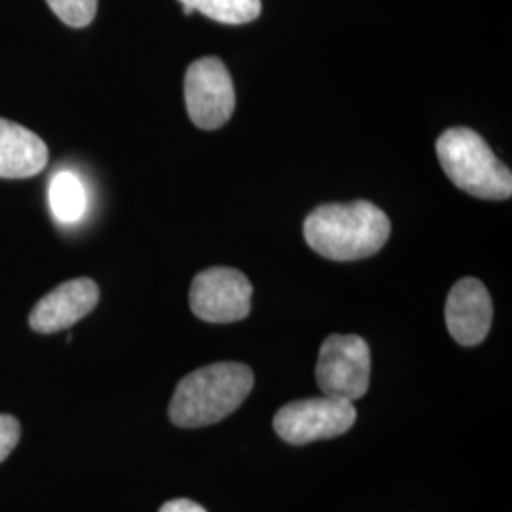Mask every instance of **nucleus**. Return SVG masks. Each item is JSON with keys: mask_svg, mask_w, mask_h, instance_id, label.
I'll list each match as a JSON object with an SVG mask.
<instances>
[{"mask_svg": "<svg viewBox=\"0 0 512 512\" xmlns=\"http://www.w3.org/2000/svg\"><path fill=\"white\" fill-rule=\"evenodd\" d=\"M99 287L88 277L71 279L46 294L29 315L31 329L40 334H54L71 329L80 319L95 310Z\"/></svg>", "mask_w": 512, "mask_h": 512, "instance_id": "1a4fd4ad", "label": "nucleus"}, {"mask_svg": "<svg viewBox=\"0 0 512 512\" xmlns=\"http://www.w3.org/2000/svg\"><path fill=\"white\" fill-rule=\"evenodd\" d=\"M357 420L353 403L319 397L285 404L274 418L275 433L294 446L315 440L334 439L348 433Z\"/></svg>", "mask_w": 512, "mask_h": 512, "instance_id": "423d86ee", "label": "nucleus"}, {"mask_svg": "<svg viewBox=\"0 0 512 512\" xmlns=\"http://www.w3.org/2000/svg\"><path fill=\"white\" fill-rule=\"evenodd\" d=\"M317 385L323 395L355 403L370 385V348L357 334H330L321 344Z\"/></svg>", "mask_w": 512, "mask_h": 512, "instance_id": "20e7f679", "label": "nucleus"}, {"mask_svg": "<svg viewBox=\"0 0 512 512\" xmlns=\"http://www.w3.org/2000/svg\"><path fill=\"white\" fill-rule=\"evenodd\" d=\"M55 16L69 27H88L97 14V0H46Z\"/></svg>", "mask_w": 512, "mask_h": 512, "instance_id": "ddd939ff", "label": "nucleus"}, {"mask_svg": "<svg viewBox=\"0 0 512 512\" xmlns=\"http://www.w3.org/2000/svg\"><path fill=\"white\" fill-rule=\"evenodd\" d=\"M184 14L200 12L217 23L243 25L255 21L262 12L260 0H179Z\"/></svg>", "mask_w": 512, "mask_h": 512, "instance_id": "f8f14e48", "label": "nucleus"}, {"mask_svg": "<svg viewBox=\"0 0 512 512\" xmlns=\"http://www.w3.org/2000/svg\"><path fill=\"white\" fill-rule=\"evenodd\" d=\"M437 158L459 190L480 200L511 198V169L473 129H446L437 141Z\"/></svg>", "mask_w": 512, "mask_h": 512, "instance_id": "7ed1b4c3", "label": "nucleus"}, {"mask_svg": "<svg viewBox=\"0 0 512 512\" xmlns=\"http://www.w3.org/2000/svg\"><path fill=\"white\" fill-rule=\"evenodd\" d=\"M446 325L459 346L484 342L494 321V304L488 289L475 277L459 279L446 300Z\"/></svg>", "mask_w": 512, "mask_h": 512, "instance_id": "6e6552de", "label": "nucleus"}, {"mask_svg": "<svg viewBox=\"0 0 512 512\" xmlns=\"http://www.w3.org/2000/svg\"><path fill=\"white\" fill-rule=\"evenodd\" d=\"M48 200L55 219L63 224L78 222L84 217L88 207L86 188L71 171L55 173L50 181Z\"/></svg>", "mask_w": 512, "mask_h": 512, "instance_id": "9b49d317", "label": "nucleus"}, {"mask_svg": "<svg viewBox=\"0 0 512 512\" xmlns=\"http://www.w3.org/2000/svg\"><path fill=\"white\" fill-rule=\"evenodd\" d=\"M160 512H207L203 509L202 505H198L196 501L190 499H173L167 501Z\"/></svg>", "mask_w": 512, "mask_h": 512, "instance_id": "2eb2a0df", "label": "nucleus"}, {"mask_svg": "<svg viewBox=\"0 0 512 512\" xmlns=\"http://www.w3.org/2000/svg\"><path fill=\"white\" fill-rule=\"evenodd\" d=\"M21 427L14 416L0 414V463L8 458L18 446Z\"/></svg>", "mask_w": 512, "mask_h": 512, "instance_id": "4468645a", "label": "nucleus"}, {"mask_svg": "<svg viewBox=\"0 0 512 512\" xmlns=\"http://www.w3.org/2000/svg\"><path fill=\"white\" fill-rule=\"evenodd\" d=\"M46 164L48 147L37 133L0 118V179H29Z\"/></svg>", "mask_w": 512, "mask_h": 512, "instance_id": "9d476101", "label": "nucleus"}, {"mask_svg": "<svg viewBox=\"0 0 512 512\" xmlns=\"http://www.w3.org/2000/svg\"><path fill=\"white\" fill-rule=\"evenodd\" d=\"M255 385V374L241 363L203 366L177 385L169 404V418L183 429L213 425L234 414Z\"/></svg>", "mask_w": 512, "mask_h": 512, "instance_id": "f03ea898", "label": "nucleus"}, {"mask_svg": "<svg viewBox=\"0 0 512 512\" xmlns=\"http://www.w3.org/2000/svg\"><path fill=\"white\" fill-rule=\"evenodd\" d=\"M253 285L234 268H209L190 287L192 313L207 323H236L251 311Z\"/></svg>", "mask_w": 512, "mask_h": 512, "instance_id": "0eeeda50", "label": "nucleus"}, {"mask_svg": "<svg viewBox=\"0 0 512 512\" xmlns=\"http://www.w3.org/2000/svg\"><path fill=\"white\" fill-rule=\"evenodd\" d=\"M184 103L194 126L219 129L236 109L232 76L219 57H202L184 74Z\"/></svg>", "mask_w": 512, "mask_h": 512, "instance_id": "39448f33", "label": "nucleus"}, {"mask_svg": "<svg viewBox=\"0 0 512 512\" xmlns=\"http://www.w3.org/2000/svg\"><path fill=\"white\" fill-rule=\"evenodd\" d=\"M391 236V220L374 203H325L304 220V239L317 255L336 262L376 255Z\"/></svg>", "mask_w": 512, "mask_h": 512, "instance_id": "f257e3e1", "label": "nucleus"}]
</instances>
